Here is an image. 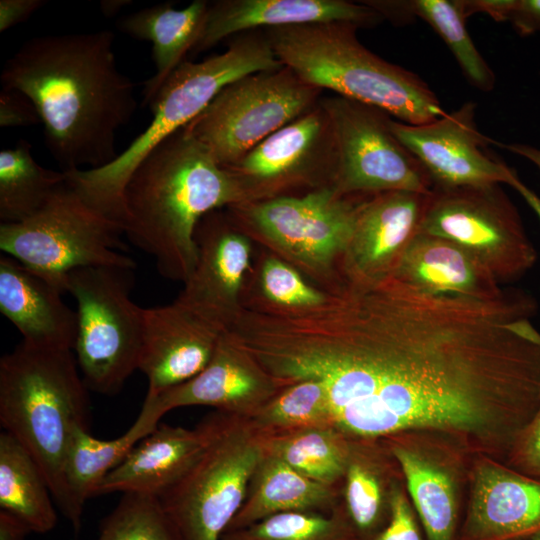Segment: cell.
Masks as SVG:
<instances>
[{
    "mask_svg": "<svg viewBox=\"0 0 540 540\" xmlns=\"http://www.w3.org/2000/svg\"><path fill=\"white\" fill-rule=\"evenodd\" d=\"M509 21L521 36L540 32V0H516Z\"/></svg>",
    "mask_w": 540,
    "mask_h": 540,
    "instance_id": "60d3db41",
    "label": "cell"
},
{
    "mask_svg": "<svg viewBox=\"0 0 540 540\" xmlns=\"http://www.w3.org/2000/svg\"><path fill=\"white\" fill-rule=\"evenodd\" d=\"M212 430L211 415L193 429L158 425L103 478L93 496L119 492L160 497L199 459Z\"/></svg>",
    "mask_w": 540,
    "mask_h": 540,
    "instance_id": "7402d4cb",
    "label": "cell"
},
{
    "mask_svg": "<svg viewBox=\"0 0 540 540\" xmlns=\"http://www.w3.org/2000/svg\"><path fill=\"white\" fill-rule=\"evenodd\" d=\"M339 504L336 486L308 478L265 450L251 477L245 501L226 531L282 512L328 513Z\"/></svg>",
    "mask_w": 540,
    "mask_h": 540,
    "instance_id": "4316f807",
    "label": "cell"
},
{
    "mask_svg": "<svg viewBox=\"0 0 540 540\" xmlns=\"http://www.w3.org/2000/svg\"><path fill=\"white\" fill-rule=\"evenodd\" d=\"M519 540H540V533L536 534V535H533V536H530V537H527V538L519 539Z\"/></svg>",
    "mask_w": 540,
    "mask_h": 540,
    "instance_id": "c3c4849f",
    "label": "cell"
},
{
    "mask_svg": "<svg viewBox=\"0 0 540 540\" xmlns=\"http://www.w3.org/2000/svg\"><path fill=\"white\" fill-rule=\"evenodd\" d=\"M322 92L286 66L245 75L225 86L183 127L228 168L315 105Z\"/></svg>",
    "mask_w": 540,
    "mask_h": 540,
    "instance_id": "8fae6325",
    "label": "cell"
},
{
    "mask_svg": "<svg viewBox=\"0 0 540 540\" xmlns=\"http://www.w3.org/2000/svg\"><path fill=\"white\" fill-rule=\"evenodd\" d=\"M359 27L332 22L263 30L277 57L307 83L419 125L446 114L428 84L357 38Z\"/></svg>",
    "mask_w": 540,
    "mask_h": 540,
    "instance_id": "277c9868",
    "label": "cell"
},
{
    "mask_svg": "<svg viewBox=\"0 0 540 540\" xmlns=\"http://www.w3.org/2000/svg\"><path fill=\"white\" fill-rule=\"evenodd\" d=\"M259 300L256 303L279 311H300L321 305L327 292L309 284L295 267L272 255H266L258 270Z\"/></svg>",
    "mask_w": 540,
    "mask_h": 540,
    "instance_id": "8d00e7d4",
    "label": "cell"
},
{
    "mask_svg": "<svg viewBox=\"0 0 540 540\" xmlns=\"http://www.w3.org/2000/svg\"><path fill=\"white\" fill-rule=\"evenodd\" d=\"M45 3V0H1L0 32L28 20Z\"/></svg>",
    "mask_w": 540,
    "mask_h": 540,
    "instance_id": "b9f144b4",
    "label": "cell"
},
{
    "mask_svg": "<svg viewBox=\"0 0 540 540\" xmlns=\"http://www.w3.org/2000/svg\"><path fill=\"white\" fill-rule=\"evenodd\" d=\"M209 1L195 0L183 9L164 2L136 11L119 23L129 36L152 42L155 73L144 84L143 105L151 103L166 79L184 62L197 44L207 16Z\"/></svg>",
    "mask_w": 540,
    "mask_h": 540,
    "instance_id": "484cf974",
    "label": "cell"
},
{
    "mask_svg": "<svg viewBox=\"0 0 540 540\" xmlns=\"http://www.w3.org/2000/svg\"><path fill=\"white\" fill-rule=\"evenodd\" d=\"M494 144L518 156L526 158L534 164L540 173V148L522 143L503 144L495 141Z\"/></svg>",
    "mask_w": 540,
    "mask_h": 540,
    "instance_id": "f6af8a7d",
    "label": "cell"
},
{
    "mask_svg": "<svg viewBox=\"0 0 540 540\" xmlns=\"http://www.w3.org/2000/svg\"><path fill=\"white\" fill-rule=\"evenodd\" d=\"M32 531L12 514L0 510V540H26Z\"/></svg>",
    "mask_w": 540,
    "mask_h": 540,
    "instance_id": "ee69618b",
    "label": "cell"
},
{
    "mask_svg": "<svg viewBox=\"0 0 540 540\" xmlns=\"http://www.w3.org/2000/svg\"><path fill=\"white\" fill-rule=\"evenodd\" d=\"M389 447L406 479L427 540H458V504L449 476L398 442Z\"/></svg>",
    "mask_w": 540,
    "mask_h": 540,
    "instance_id": "f546056e",
    "label": "cell"
},
{
    "mask_svg": "<svg viewBox=\"0 0 540 540\" xmlns=\"http://www.w3.org/2000/svg\"><path fill=\"white\" fill-rule=\"evenodd\" d=\"M473 102L425 124L411 125L391 118L398 140L416 157L433 189L508 184L515 170L488 150L495 141L479 132Z\"/></svg>",
    "mask_w": 540,
    "mask_h": 540,
    "instance_id": "9a60e30c",
    "label": "cell"
},
{
    "mask_svg": "<svg viewBox=\"0 0 540 540\" xmlns=\"http://www.w3.org/2000/svg\"><path fill=\"white\" fill-rule=\"evenodd\" d=\"M130 3L131 1L129 0H109L101 1L100 6L103 14L110 17L118 13V11Z\"/></svg>",
    "mask_w": 540,
    "mask_h": 540,
    "instance_id": "7dc6e473",
    "label": "cell"
},
{
    "mask_svg": "<svg viewBox=\"0 0 540 540\" xmlns=\"http://www.w3.org/2000/svg\"><path fill=\"white\" fill-rule=\"evenodd\" d=\"M389 519L372 540H424L406 496L393 488L389 496Z\"/></svg>",
    "mask_w": 540,
    "mask_h": 540,
    "instance_id": "74e56055",
    "label": "cell"
},
{
    "mask_svg": "<svg viewBox=\"0 0 540 540\" xmlns=\"http://www.w3.org/2000/svg\"><path fill=\"white\" fill-rule=\"evenodd\" d=\"M516 0H461L466 18L485 13L497 22L509 21Z\"/></svg>",
    "mask_w": 540,
    "mask_h": 540,
    "instance_id": "7bdbcfd3",
    "label": "cell"
},
{
    "mask_svg": "<svg viewBox=\"0 0 540 540\" xmlns=\"http://www.w3.org/2000/svg\"><path fill=\"white\" fill-rule=\"evenodd\" d=\"M114 39L107 29L34 37L3 66L2 88L33 103L62 172L114 161L116 135L137 109L135 84L117 66Z\"/></svg>",
    "mask_w": 540,
    "mask_h": 540,
    "instance_id": "7a4b0ae2",
    "label": "cell"
},
{
    "mask_svg": "<svg viewBox=\"0 0 540 540\" xmlns=\"http://www.w3.org/2000/svg\"><path fill=\"white\" fill-rule=\"evenodd\" d=\"M96 540H178L156 496L126 493L101 521Z\"/></svg>",
    "mask_w": 540,
    "mask_h": 540,
    "instance_id": "d590c367",
    "label": "cell"
},
{
    "mask_svg": "<svg viewBox=\"0 0 540 540\" xmlns=\"http://www.w3.org/2000/svg\"><path fill=\"white\" fill-rule=\"evenodd\" d=\"M508 185L514 188L522 196L540 221V197L520 180L517 173L512 176Z\"/></svg>",
    "mask_w": 540,
    "mask_h": 540,
    "instance_id": "bcb514c9",
    "label": "cell"
},
{
    "mask_svg": "<svg viewBox=\"0 0 540 540\" xmlns=\"http://www.w3.org/2000/svg\"><path fill=\"white\" fill-rule=\"evenodd\" d=\"M369 196L342 195L328 186L225 210L251 240L325 288L339 275L359 210Z\"/></svg>",
    "mask_w": 540,
    "mask_h": 540,
    "instance_id": "52a82bcc",
    "label": "cell"
},
{
    "mask_svg": "<svg viewBox=\"0 0 540 540\" xmlns=\"http://www.w3.org/2000/svg\"><path fill=\"white\" fill-rule=\"evenodd\" d=\"M160 419L143 403L136 421L117 438L99 439L84 427L74 431L64 461L62 495L57 506L76 533L81 528L85 504L97 485L159 425Z\"/></svg>",
    "mask_w": 540,
    "mask_h": 540,
    "instance_id": "d4e9b609",
    "label": "cell"
},
{
    "mask_svg": "<svg viewBox=\"0 0 540 540\" xmlns=\"http://www.w3.org/2000/svg\"><path fill=\"white\" fill-rule=\"evenodd\" d=\"M336 167L332 124L319 101L225 169L246 203L333 187Z\"/></svg>",
    "mask_w": 540,
    "mask_h": 540,
    "instance_id": "5bb4252c",
    "label": "cell"
},
{
    "mask_svg": "<svg viewBox=\"0 0 540 540\" xmlns=\"http://www.w3.org/2000/svg\"><path fill=\"white\" fill-rule=\"evenodd\" d=\"M281 388L245 350L222 334L207 366L192 379L144 403L162 418L187 406H209L216 411L249 417Z\"/></svg>",
    "mask_w": 540,
    "mask_h": 540,
    "instance_id": "ac0fdd59",
    "label": "cell"
},
{
    "mask_svg": "<svg viewBox=\"0 0 540 540\" xmlns=\"http://www.w3.org/2000/svg\"><path fill=\"white\" fill-rule=\"evenodd\" d=\"M66 180L62 171L42 167L31 144L20 139L0 152V220L19 223L37 213Z\"/></svg>",
    "mask_w": 540,
    "mask_h": 540,
    "instance_id": "4dcf8cb0",
    "label": "cell"
},
{
    "mask_svg": "<svg viewBox=\"0 0 540 540\" xmlns=\"http://www.w3.org/2000/svg\"><path fill=\"white\" fill-rule=\"evenodd\" d=\"M392 276L434 295L494 300L506 291L471 252L448 239L425 233L412 239Z\"/></svg>",
    "mask_w": 540,
    "mask_h": 540,
    "instance_id": "cb8c5ba5",
    "label": "cell"
},
{
    "mask_svg": "<svg viewBox=\"0 0 540 540\" xmlns=\"http://www.w3.org/2000/svg\"><path fill=\"white\" fill-rule=\"evenodd\" d=\"M418 233L465 248L499 282L519 279L537 261V251L516 207L498 184L434 188Z\"/></svg>",
    "mask_w": 540,
    "mask_h": 540,
    "instance_id": "7c38bea8",
    "label": "cell"
},
{
    "mask_svg": "<svg viewBox=\"0 0 540 540\" xmlns=\"http://www.w3.org/2000/svg\"><path fill=\"white\" fill-rule=\"evenodd\" d=\"M41 123L33 103L22 93L2 89L0 93V126L24 127Z\"/></svg>",
    "mask_w": 540,
    "mask_h": 540,
    "instance_id": "ab89813d",
    "label": "cell"
},
{
    "mask_svg": "<svg viewBox=\"0 0 540 540\" xmlns=\"http://www.w3.org/2000/svg\"><path fill=\"white\" fill-rule=\"evenodd\" d=\"M320 103L334 132L337 167L333 188L338 193L432 192L425 169L392 132L389 114L338 95L322 96Z\"/></svg>",
    "mask_w": 540,
    "mask_h": 540,
    "instance_id": "4fadbf2b",
    "label": "cell"
},
{
    "mask_svg": "<svg viewBox=\"0 0 540 540\" xmlns=\"http://www.w3.org/2000/svg\"><path fill=\"white\" fill-rule=\"evenodd\" d=\"M509 457L516 471L540 480V411L524 431Z\"/></svg>",
    "mask_w": 540,
    "mask_h": 540,
    "instance_id": "f35d334b",
    "label": "cell"
},
{
    "mask_svg": "<svg viewBox=\"0 0 540 540\" xmlns=\"http://www.w3.org/2000/svg\"><path fill=\"white\" fill-rule=\"evenodd\" d=\"M208 446L159 498L178 540H222L265 454L264 437L244 416L215 411Z\"/></svg>",
    "mask_w": 540,
    "mask_h": 540,
    "instance_id": "ba28073f",
    "label": "cell"
},
{
    "mask_svg": "<svg viewBox=\"0 0 540 540\" xmlns=\"http://www.w3.org/2000/svg\"><path fill=\"white\" fill-rule=\"evenodd\" d=\"M540 533V480L484 462L458 540H519Z\"/></svg>",
    "mask_w": 540,
    "mask_h": 540,
    "instance_id": "44dd1931",
    "label": "cell"
},
{
    "mask_svg": "<svg viewBox=\"0 0 540 540\" xmlns=\"http://www.w3.org/2000/svg\"><path fill=\"white\" fill-rule=\"evenodd\" d=\"M319 306L262 312L250 352L284 388L316 380L351 440L413 430L511 454L540 411L536 302L434 295L340 273Z\"/></svg>",
    "mask_w": 540,
    "mask_h": 540,
    "instance_id": "6da1fadb",
    "label": "cell"
},
{
    "mask_svg": "<svg viewBox=\"0 0 540 540\" xmlns=\"http://www.w3.org/2000/svg\"><path fill=\"white\" fill-rule=\"evenodd\" d=\"M247 418L263 436L333 426L326 389L316 380H303L280 389Z\"/></svg>",
    "mask_w": 540,
    "mask_h": 540,
    "instance_id": "836d02e7",
    "label": "cell"
},
{
    "mask_svg": "<svg viewBox=\"0 0 540 540\" xmlns=\"http://www.w3.org/2000/svg\"><path fill=\"white\" fill-rule=\"evenodd\" d=\"M382 20L363 1L217 0L209 2L201 36L192 52L200 53L228 37L254 30L332 22L365 28Z\"/></svg>",
    "mask_w": 540,
    "mask_h": 540,
    "instance_id": "ffe728a7",
    "label": "cell"
},
{
    "mask_svg": "<svg viewBox=\"0 0 540 540\" xmlns=\"http://www.w3.org/2000/svg\"><path fill=\"white\" fill-rule=\"evenodd\" d=\"M135 267H83L70 272L76 301L75 358L89 390L114 395L138 369L143 308L131 299Z\"/></svg>",
    "mask_w": 540,
    "mask_h": 540,
    "instance_id": "30bf717a",
    "label": "cell"
},
{
    "mask_svg": "<svg viewBox=\"0 0 540 540\" xmlns=\"http://www.w3.org/2000/svg\"><path fill=\"white\" fill-rule=\"evenodd\" d=\"M383 19L400 23L413 17L427 22L444 40L464 76L476 88L488 92L495 86V74L477 50L466 29L461 0H365Z\"/></svg>",
    "mask_w": 540,
    "mask_h": 540,
    "instance_id": "83f0119b",
    "label": "cell"
},
{
    "mask_svg": "<svg viewBox=\"0 0 540 540\" xmlns=\"http://www.w3.org/2000/svg\"><path fill=\"white\" fill-rule=\"evenodd\" d=\"M48 481L33 456L13 436L0 433V510L32 532L47 533L57 523Z\"/></svg>",
    "mask_w": 540,
    "mask_h": 540,
    "instance_id": "f1b7e54d",
    "label": "cell"
},
{
    "mask_svg": "<svg viewBox=\"0 0 540 540\" xmlns=\"http://www.w3.org/2000/svg\"><path fill=\"white\" fill-rule=\"evenodd\" d=\"M282 66L263 30L236 35L221 54L200 62L185 60L149 104L153 119L147 129L110 164L64 172L67 181L88 203L123 226L124 188L142 160L195 119L225 86L245 75Z\"/></svg>",
    "mask_w": 540,
    "mask_h": 540,
    "instance_id": "5b68a950",
    "label": "cell"
},
{
    "mask_svg": "<svg viewBox=\"0 0 540 540\" xmlns=\"http://www.w3.org/2000/svg\"><path fill=\"white\" fill-rule=\"evenodd\" d=\"M429 194L389 191L369 196L359 210L340 271L366 279L392 275L419 232Z\"/></svg>",
    "mask_w": 540,
    "mask_h": 540,
    "instance_id": "d6986e66",
    "label": "cell"
},
{
    "mask_svg": "<svg viewBox=\"0 0 540 540\" xmlns=\"http://www.w3.org/2000/svg\"><path fill=\"white\" fill-rule=\"evenodd\" d=\"M224 332L177 300L143 308L138 370L148 381L146 396H157L199 374Z\"/></svg>",
    "mask_w": 540,
    "mask_h": 540,
    "instance_id": "e0dca14e",
    "label": "cell"
},
{
    "mask_svg": "<svg viewBox=\"0 0 540 540\" xmlns=\"http://www.w3.org/2000/svg\"><path fill=\"white\" fill-rule=\"evenodd\" d=\"M88 390L72 350L22 341L0 359V424L36 460L56 505L74 431L88 428Z\"/></svg>",
    "mask_w": 540,
    "mask_h": 540,
    "instance_id": "8992f818",
    "label": "cell"
},
{
    "mask_svg": "<svg viewBox=\"0 0 540 540\" xmlns=\"http://www.w3.org/2000/svg\"><path fill=\"white\" fill-rule=\"evenodd\" d=\"M123 226L103 214L67 181L19 223L0 224V249L63 293L70 272L83 267H135L123 254Z\"/></svg>",
    "mask_w": 540,
    "mask_h": 540,
    "instance_id": "9c48e42d",
    "label": "cell"
},
{
    "mask_svg": "<svg viewBox=\"0 0 540 540\" xmlns=\"http://www.w3.org/2000/svg\"><path fill=\"white\" fill-rule=\"evenodd\" d=\"M195 243L197 261L176 300L226 331L243 307L251 239L218 209L201 218Z\"/></svg>",
    "mask_w": 540,
    "mask_h": 540,
    "instance_id": "2e32d148",
    "label": "cell"
},
{
    "mask_svg": "<svg viewBox=\"0 0 540 540\" xmlns=\"http://www.w3.org/2000/svg\"><path fill=\"white\" fill-rule=\"evenodd\" d=\"M369 441L351 440L344 474V503L357 540H372L389 519L379 470L369 456Z\"/></svg>",
    "mask_w": 540,
    "mask_h": 540,
    "instance_id": "d6a6232c",
    "label": "cell"
},
{
    "mask_svg": "<svg viewBox=\"0 0 540 540\" xmlns=\"http://www.w3.org/2000/svg\"><path fill=\"white\" fill-rule=\"evenodd\" d=\"M222 540H357L343 504L328 513H277L247 527L226 531Z\"/></svg>",
    "mask_w": 540,
    "mask_h": 540,
    "instance_id": "e575fe53",
    "label": "cell"
},
{
    "mask_svg": "<svg viewBox=\"0 0 540 540\" xmlns=\"http://www.w3.org/2000/svg\"><path fill=\"white\" fill-rule=\"evenodd\" d=\"M63 292L16 259L0 257V311L30 345L73 350L77 314Z\"/></svg>",
    "mask_w": 540,
    "mask_h": 540,
    "instance_id": "603a6c76",
    "label": "cell"
},
{
    "mask_svg": "<svg viewBox=\"0 0 540 540\" xmlns=\"http://www.w3.org/2000/svg\"><path fill=\"white\" fill-rule=\"evenodd\" d=\"M234 177L184 128L135 168L123 192L124 234L166 279L185 282L197 261L195 231L207 213L243 203Z\"/></svg>",
    "mask_w": 540,
    "mask_h": 540,
    "instance_id": "3957f363",
    "label": "cell"
},
{
    "mask_svg": "<svg viewBox=\"0 0 540 540\" xmlns=\"http://www.w3.org/2000/svg\"><path fill=\"white\" fill-rule=\"evenodd\" d=\"M265 450L301 474L336 486L343 479L350 439L333 426L307 427L283 434L263 436Z\"/></svg>",
    "mask_w": 540,
    "mask_h": 540,
    "instance_id": "1f68e13d",
    "label": "cell"
}]
</instances>
